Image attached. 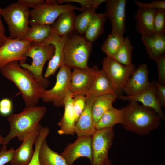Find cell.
Returning a JSON list of instances; mask_svg holds the SVG:
<instances>
[{
	"mask_svg": "<svg viewBox=\"0 0 165 165\" xmlns=\"http://www.w3.org/2000/svg\"><path fill=\"white\" fill-rule=\"evenodd\" d=\"M14 150L13 147L7 150L6 145H2L0 151V165H4L10 161Z\"/></svg>",
	"mask_w": 165,
	"mask_h": 165,
	"instance_id": "74e56055",
	"label": "cell"
},
{
	"mask_svg": "<svg viewBox=\"0 0 165 165\" xmlns=\"http://www.w3.org/2000/svg\"><path fill=\"white\" fill-rule=\"evenodd\" d=\"M86 96L85 108L75 126V133L77 136H91L96 130L92 114V108L97 97L92 95Z\"/></svg>",
	"mask_w": 165,
	"mask_h": 165,
	"instance_id": "e0dca14e",
	"label": "cell"
},
{
	"mask_svg": "<svg viewBox=\"0 0 165 165\" xmlns=\"http://www.w3.org/2000/svg\"><path fill=\"white\" fill-rule=\"evenodd\" d=\"M54 50V46L51 44H47L43 42H32L24 54L25 57L31 58V64H30L26 62L20 64L21 67L32 73L45 89L49 85L50 82L43 76L42 71L46 62L52 57Z\"/></svg>",
	"mask_w": 165,
	"mask_h": 165,
	"instance_id": "277c9868",
	"label": "cell"
},
{
	"mask_svg": "<svg viewBox=\"0 0 165 165\" xmlns=\"http://www.w3.org/2000/svg\"><path fill=\"white\" fill-rule=\"evenodd\" d=\"M42 127L39 124L24 138L20 146L14 152L11 165H28L34 153L33 145Z\"/></svg>",
	"mask_w": 165,
	"mask_h": 165,
	"instance_id": "2e32d148",
	"label": "cell"
},
{
	"mask_svg": "<svg viewBox=\"0 0 165 165\" xmlns=\"http://www.w3.org/2000/svg\"><path fill=\"white\" fill-rule=\"evenodd\" d=\"M42 142L38 140H36L35 143L34 153L33 158L28 165H40L39 160V152Z\"/></svg>",
	"mask_w": 165,
	"mask_h": 165,
	"instance_id": "b9f144b4",
	"label": "cell"
},
{
	"mask_svg": "<svg viewBox=\"0 0 165 165\" xmlns=\"http://www.w3.org/2000/svg\"><path fill=\"white\" fill-rule=\"evenodd\" d=\"M40 165H67L64 159L48 146L46 140L42 144L39 152Z\"/></svg>",
	"mask_w": 165,
	"mask_h": 165,
	"instance_id": "484cf974",
	"label": "cell"
},
{
	"mask_svg": "<svg viewBox=\"0 0 165 165\" xmlns=\"http://www.w3.org/2000/svg\"><path fill=\"white\" fill-rule=\"evenodd\" d=\"M106 20L104 13H95L85 34L84 37L87 41L92 43L104 33Z\"/></svg>",
	"mask_w": 165,
	"mask_h": 165,
	"instance_id": "4316f807",
	"label": "cell"
},
{
	"mask_svg": "<svg viewBox=\"0 0 165 165\" xmlns=\"http://www.w3.org/2000/svg\"><path fill=\"white\" fill-rule=\"evenodd\" d=\"M122 108L124 129L140 135H145L158 128L161 119L153 109L130 101Z\"/></svg>",
	"mask_w": 165,
	"mask_h": 165,
	"instance_id": "7a4b0ae2",
	"label": "cell"
},
{
	"mask_svg": "<svg viewBox=\"0 0 165 165\" xmlns=\"http://www.w3.org/2000/svg\"><path fill=\"white\" fill-rule=\"evenodd\" d=\"M117 99L129 101L140 102L142 105L154 110L161 119H165V116L162 107L157 100L155 95V86L153 82L145 90L130 96H118Z\"/></svg>",
	"mask_w": 165,
	"mask_h": 165,
	"instance_id": "ac0fdd59",
	"label": "cell"
},
{
	"mask_svg": "<svg viewBox=\"0 0 165 165\" xmlns=\"http://www.w3.org/2000/svg\"><path fill=\"white\" fill-rule=\"evenodd\" d=\"M156 9L139 8L135 13V28L141 36L154 34L153 21Z\"/></svg>",
	"mask_w": 165,
	"mask_h": 165,
	"instance_id": "7402d4cb",
	"label": "cell"
},
{
	"mask_svg": "<svg viewBox=\"0 0 165 165\" xmlns=\"http://www.w3.org/2000/svg\"><path fill=\"white\" fill-rule=\"evenodd\" d=\"M124 37L111 33L102 44L101 49L107 57L113 59L120 47Z\"/></svg>",
	"mask_w": 165,
	"mask_h": 165,
	"instance_id": "f546056e",
	"label": "cell"
},
{
	"mask_svg": "<svg viewBox=\"0 0 165 165\" xmlns=\"http://www.w3.org/2000/svg\"><path fill=\"white\" fill-rule=\"evenodd\" d=\"M149 71L145 64L139 65L128 79L123 90L127 96L139 93L147 88L151 84L148 79Z\"/></svg>",
	"mask_w": 165,
	"mask_h": 165,
	"instance_id": "d6986e66",
	"label": "cell"
},
{
	"mask_svg": "<svg viewBox=\"0 0 165 165\" xmlns=\"http://www.w3.org/2000/svg\"><path fill=\"white\" fill-rule=\"evenodd\" d=\"M52 29L51 25L36 24L31 26L23 39L29 40L32 42H42L49 36Z\"/></svg>",
	"mask_w": 165,
	"mask_h": 165,
	"instance_id": "f1b7e54d",
	"label": "cell"
},
{
	"mask_svg": "<svg viewBox=\"0 0 165 165\" xmlns=\"http://www.w3.org/2000/svg\"><path fill=\"white\" fill-rule=\"evenodd\" d=\"M73 96L72 108L76 123L85 108L86 96L81 94Z\"/></svg>",
	"mask_w": 165,
	"mask_h": 165,
	"instance_id": "836d02e7",
	"label": "cell"
},
{
	"mask_svg": "<svg viewBox=\"0 0 165 165\" xmlns=\"http://www.w3.org/2000/svg\"><path fill=\"white\" fill-rule=\"evenodd\" d=\"M1 8L0 7V47L9 39L5 35V28L1 19Z\"/></svg>",
	"mask_w": 165,
	"mask_h": 165,
	"instance_id": "7bdbcfd3",
	"label": "cell"
},
{
	"mask_svg": "<svg viewBox=\"0 0 165 165\" xmlns=\"http://www.w3.org/2000/svg\"><path fill=\"white\" fill-rule=\"evenodd\" d=\"M74 10L61 13L52 25V30L59 35L68 37L74 33L75 20Z\"/></svg>",
	"mask_w": 165,
	"mask_h": 165,
	"instance_id": "603a6c76",
	"label": "cell"
},
{
	"mask_svg": "<svg viewBox=\"0 0 165 165\" xmlns=\"http://www.w3.org/2000/svg\"><path fill=\"white\" fill-rule=\"evenodd\" d=\"M92 48V43L84 36L74 33L67 37L64 47L65 64L71 68L88 67Z\"/></svg>",
	"mask_w": 165,
	"mask_h": 165,
	"instance_id": "5b68a950",
	"label": "cell"
},
{
	"mask_svg": "<svg viewBox=\"0 0 165 165\" xmlns=\"http://www.w3.org/2000/svg\"><path fill=\"white\" fill-rule=\"evenodd\" d=\"M72 69L70 91L73 96L79 94L86 96L100 70L96 66L92 68L88 66L85 68H75Z\"/></svg>",
	"mask_w": 165,
	"mask_h": 165,
	"instance_id": "7c38bea8",
	"label": "cell"
},
{
	"mask_svg": "<svg viewBox=\"0 0 165 165\" xmlns=\"http://www.w3.org/2000/svg\"><path fill=\"white\" fill-rule=\"evenodd\" d=\"M84 9L70 3L61 5L56 0H46L44 3L30 11L29 25L52 26L58 16L64 12L75 10L82 12Z\"/></svg>",
	"mask_w": 165,
	"mask_h": 165,
	"instance_id": "52a82bcc",
	"label": "cell"
},
{
	"mask_svg": "<svg viewBox=\"0 0 165 165\" xmlns=\"http://www.w3.org/2000/svg\"><path fill=\"white\" fill-rule=\"evenodd\" d=\"M5 140V137H4L0 134V144H3Z\"/></svg>",
	"mask_w": 165,
	"mask_h": 165,
	"instance_id": "ee69618b",
	"label": "cell"
},
{
	"mask_svg": "<svg viewBox=\"0 0 165 165\" xmlns=\"http://www.w3.org/2000/svg\"><path fill=\"white\" fill-rule=\"evenodd\" d=\"M154 33L165 34V9H156L153 21Z\"/></svg>",
	"mask_w": 165,
	"mask_h": 165,
	"instance_id": "d6a6232c",
	"label": "cell"
},
{
	"mask_svg": "<svg viewBox=\"0 0 165 165\" xmlns=\"http://www.w3.org/2000/svg\"><path fill=\"white\" fill-rule=\"evenodd\" d=\"M30 11L18 2L1 8V16L7 23L10 39H23L30 28Z\"/></svg>",
	"mask_w": 165,
	"mask_h": 165,
	"instance_id": "8992f818",
	"label": "cell"
},
{
	"mask_svg": "<svg viewBox=\"0 0 165 165\" xmlns=\"http://www.w3.org/2000/svg\"><path fill=\"white\" fill-rule=\"evenodd\" d=\"M117 93L108 94L97 97L92 108V114L95 126L103 115L113 107V103L117 99Z\"/></svg>",
	"mask_w": 165,
	"mask_h": 165,
	"instance_id": "d4e9b609",
	"label": "cell"
},
{
	"mask_svg": "<svg viewBox=\"0 0 165 165\" xmlns=\"http://www.w3.org/2000/svg\"><path fill=\"white\" fill-rule=\"evenodd\" d=\"M103 165H112V164L111 161L108 159L107 160L105 163Z\"/></svg>",
	"mask_w": 165,
	"mask_h": 165,
	"instance_id": "f6af8a7d",
	"label": "cell"
},
{
	"mask_svg": "<svg viewBox=\"0 0 165 165\" xmlns=\"http://www.w3.org/2000/svg\"><path fill=\"white\" fill-rule=\"evenodd\" d=\"M115 136L113 127L96 130L91 136V165H103L108 159L109 151Z\"/></svg>",
	"mask_w": 165,
	"mask_h": 165,
	"instance_id": "9c48e42d",
	"label": "cell"
},
{
	"mask_svg": "<svg viewBox=\"0 0 165 165\" xmlns=\"http://www.w3.org/2000/svg\"><path fill=\"white\" fill-rule=\"evenodd\" d=\"M71 68L64 64L60 69L56 76V82L53 87L44 90L42 99L45 102H52L55 107L64 106L65 99L70 91Z\"/></svg>",
	"mask_w": 165,
	"mask_h": 165,
	"instance_id": "ba28073f",
	"label": "cell"
},
{
	"mask_svg": "<svg viewBox=\"0 0 165 165\" xmlns=\"http://www.w3.org/2000/svg\"><path fill=\"white\" fill-rule=\"evenodd\" d=\"M132 63L123 65L114 59L107 57L103 58L102 69L113 85L117 91L123 90L130 76L136 69Z\"/></svg>",
	"mask_w": 165,
	"mask_h": 165,
	"instance_id": "30bf717a",
	"label": "cell"
},
{
	"mask_svg": "<svg viewBox=\"0 0 165 165\" xmlns=\"http://www.w3.org/2000/svg\"><path fill=\"white\" fill-rule=\"evenodd\" d=\"M0 71L20 90L25 107L36 105L46 89L32 73L21 67L17 61L7 63Z\"/></svg>",
	"mask_w": 165,
	"mask_h": 165,
	"instance_id": "6da1fadb",
	"label": "cell"
},
{
	"mask_svg": "<svg viewBox=\"0 0 165 165\" xmlns=\"http://www.w3.org/2000/svg\"><path fill=\"white\" fill-rule=\"evenodd\" d=\"M135 4L139 8L147 9H165V1H156L149 3H143L140 1L134 0Z\"/></svg>",
	"mask_w": 165,
	"mask_h": 165,
	"instance_id": "8d00e7d4",
	"label": "cell"
},
{
	"mask_svg": "<svg viewBox=\"0 0 165 165\" xmlns=\"http://www.w3.org/2000/svg\"><path fill=\"white\" fill-rule=\"evenodd\" d=\"M155 61L158 67V82L161 84H165V55Z\"/></svg>",
	"mask_w": 165,
	"mask_h": 165,
	"instance_id": "f35d334b",
	"label": "cell"
},
{
	"mask_svg": "<svg viewBox=\"0 0 165 165\" xmlns=\"http://www.w3.org/2000/svg\"><path fill=\"white\" fill-rule=\"evenodd\" d=\"M59 4L66 2H72L79 4L81 8L85 9L87 8L97 9L105 0H56Z\"/></svg>",
	"mask_w": 165,
	"mask_h": 165,
	"instance_id": "e575fe53",
	"label": "cell"
},
{
	"mask_svg": "<svg viewBox=\"0 0 165 165\" xmlns=\"http://www.w3.org/2000/svg\"><path fill=\"white\" fill-rule=\"evenodd\" d=\"M153 82L156 98L161 107H165V84H161L156 80H155Z\"/></svg>",
	"mask_w": 165,
	"mask_h": 165,
	"instance_id": "d590c367",
	"label": "cell"
},
{
	"mask_svg": "<svg viewBox=\"0 0 165 165\" xmlns=\"http://www.w3.org/2000/svg\"><path fill=\"white\" fill-rule=\"evenodd\" d=\"M67 37L59 35L52 29L49 36L42 42L53 45L55 48L54 54L50 60L44 75L45 78L54 75L58 68L65 64L64 47Z\"/></svg>",
	"mask_w": 165,
	"mask_h": 165,
	"instance_id": "9a60e30c",
	"label": "cell"
},
{
	"mask_svg": "<svg viewBox=\"0 0 165 165\" xmlns=\"http://www.w3.org/2000/svg\"><path fill=\"white\" fill-rule=\"evenodd\" d=\"M126 0H107L104 13L112 27L111 33L123 36L126 30Z\"/></svg>",
	"mask_w": 165,
	"mask_h": 165,
	"instance_id": "4fadbf2b",
	"label": "cell"
},
{
	"mask_svg": "<svg viewBox=\"0 0 165 165\" xmlns=\"http://www.w3.org/2000/svg\"><path fill=\"white\" fill-rule=\"evenodd\" d=\"M73 97L70 91L65 99L64 113L57 124L60 127L57 133L60 135H73L75 133L74 128L76 121L72 108Z\"/></svg>",
	"mask_w": 165,
	"mask_h": 165,
	"instance_id": "ffe728a7",
	"label": "cell"
},
{
	"mask_svg": "<svg viewBox=\"0 0 165 165\" xmlns=\"http://www.w3.org/2000/svg\"><path fill=\"white\" fill-rule=\"evenodd\" d=\"M117 90L105 73L98 71L90 90L86 96L96 97L108 94L117 93Z\"/></svg>",
	"mask_w": 165,
	"mask_h": 165,
	"instance_id": "cb8c5ba5",
	"label": "cell"
},
{
	"mask_svg": "<svg viewBox=\"0 0 165 165\" xmlns=\"http://www.w3.org/2000/svg\"><path fill=\"white\" fill-rule=\"evenodd\" d=\"M123 119V109L114 107L106 112L95 125L96 130L112 128L117 124H122Z\"/></svg>",
	"mask_w": 165,
	"mask_h": 165,
	"instance_id": "83f0119b",
	"label": "cell"
},
{
	"mask_svg": "<svg viewBox=\"0 0 165 165\" xmlns=\"http://www.w3.org/2000/svg\"><path fill=\"white\" fill-rule=\"evenodd\" d=\"M31 42L29 40L9 38L0 47V69L11 62L19 61L20 63H25L27 57L24 56V54Z\"/></svg>",
	"mask_w": 165,
	"mask_h": 165,
	"instance_id": "8fae6325",
	"label": "cell"
},
{
	"mask_svg": "<svg viewBox=\"0 0 165 165\" xmlns=\"http://www.w3.org/2000/svg\"><path fill=\"white\" fill-rule=\"evenodd\" d=\"M47 111L44 106H35L25 107L21 112L11 114L7 120L10 125V130L5 137L2 145H6L13 138L17 137L22 141L24 137L39 124Z\"/></svg>",
	"mask_w": 165,
	"mask_h": 165,
	"instance_id": "3957f363",
	"label": "cell"
},
{
	"mask_svg": "<svg viewBox=\"0 0 165 165\" xmlns=\"http://www.w3.org/2000/svg\"><path fill=\"white\" fill-rule=\"evenodd\" d=\"M133 46L128 37H124L120 47L113 59L124 65L132 62Z\"/></svg>",
	"mask_w": 165,
	"mask_h": 165,
	"instance_id": "1f68e13d",
	"label": "cell"
},
{
	"mask_svg": "<svg viewBox=\"0 0 165 165\" xmlns=\"http://www.w3.org/2000/svg\"><path fill=\"white\" fill-rule=\"evenodd\" d=\"M23 6L28 8L31 7L35 8L44 3V0H18L17 1Z\"/></svg>",
	"mask_w": 165,
	"mask_h": 165,
	"instance_id": "60d3db41",
	"label": "cell"
},
{
	"mask_svg": "<svg viewBox=\"0 0 165 165\" xmlns=\"http://www.w3.org/2000/svg\"><path fill=\"white\" fill-rule=\"evenodd\" d=\"M13 108L12 101L9 99L5 98L0 101V114L3 116L11 114Z\"/></svg>",
	"mask_w": 165,
	"mask_h": 165,
	"instance_id": "ab89813d",
	"label": "cell"
},
{
	"mask_svg": "<svg viewBox=\"0 0 165 165\" xmlns=\"http://www.w3.org/2000/svg\"><path fill=\"white\" fill-rule=\"evenodd\" d=\"M60 155L64 159L67 165H73L77 159L83 157L88 158L91 163V136H78L76 140L68 144Z\"/></svg>",
	"mask_w": 165,
	"mask_h": 165,
	"instance_id": "5bb4252c",
	"label": "cell"
},
{
	"mask_svg": "<svg viewBox=\"0 0 165 165\" xmlns=\"http://www.w3.org/2000/svg\"><path fill=\"white\" fill-rule=\"evenodd\" d=\"M141 39L150 58L155 61L165 55V34L142 35Z\"/></svg>",
	"mask_w": 165,
	"mask_h": 165,
	"instance_id": "44dd1931",
	"label": "cell"
},
{
	"mask_svg": "<svg viewBox=\"0 0 165 165\" xmlns=\"http://www.w3.org/2000/svg\"><path fill=\"white\" fill-rule=\"evenodd\" d=\"M96 13L95 9H86L81 13L76 16L75 22V31L81 35L85 34Z\"/></svg>",
	"mask_w": 165,
	"mask_h": 165,
	"instance_id": "4dcf8cb0",
	"label": "cell"
}]
</instances>
